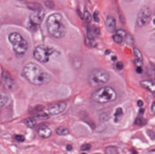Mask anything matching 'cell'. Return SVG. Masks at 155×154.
I'll use <instances>...</instances> for the list:
<instances>
[{"label": "cell", "mask_w": 155, "mask_h": 154, "mask_svg": "<svg viewBox=\"0 0 155 154\" xmlns=\"http://www.w3.org/2000/svg\"><path fill=\"white\" fill-rule=\"evenodd\" d=\"M34 118L35 120H46V119H49V115L47 114H45V113L38 114L35 115Z\"/></svg>", "instance_id": "obj_21"}, {"label": "cell", "mask_w": 155, "mask_h": 154, "mask_svg": "<svg viewBox=\"0 0 155 154\" xmlns=\"http://www.w3.org/2000/svg\"><path fill=\"white\" fill-rule=\"evenodd\" d=\"M136 71L138 74H141L143 72L142 67H137L136 68Z\"/></svg>", "instance_id": "obj_35"}, {"label": "cell", "mask_w": 155, "mask_h": 154, "mask_svg": "<svg viewBox=\"0 0 155 154\" xmlns=\"http://www.w3.org/2000/svg\"><path fill=\"white\" fill-rule=\"evenodd\" d=\"M23 72L26 79L35 86L47 85L51 80V77L49 73L44 71L39 65L32 62L25 65Z\"/></svg>", "instance_id": "obj_1"}, {"label": "cell", "mask_w": 155, "mask_h": 154, "mask_svg": "<svg viewBox=\"0 0 155 154\" xmlns=\"http://www.w3.org/2000/svg\"><path fill=\"white\" fill-rule=\"evenodd\" d=\"M65 103L60 102L50 105L47 109L48 114L52 115H59L64 112L66 108Z\"/></svg>", "instance_id": "obj_10"}, {"label": "cell", "mask_w": 155, "mask_h": 154, "mask_svg": "<svg viewBox=\"0 0 155 154\" xmlns=\"http://www.w3.org/2000/svg\"><path fill=\"white\" fill-rule=\"evenodd\" d=\"M8 101V98L6 96L0 94V108L6 105Z\"/></svg>", "instance_id": "obj_23"}, {"label": "cell", "mask_w": 155, "mask_h": 154, "mask_svg": "<svg viewBox=\"0 0 155 154\" xmlns=\"http://www.w3.org/2000/svg\"><path fill=\"white\" fill-rule=\"evenodd\" d=\"M152 94H153V97H154V98H155V92L152 93Z\"/></svg>", "instance_id": "obj_41"}, {"label": "cell", "mask_w": 155, "mask_h": 154, "mask_svg": "<svg viewBox=\"0 0 155 154\" xmlns=\"http://www.w3.org/2000/svg\"><path fill=\"white\" fill-rule=\"evenodd\" d=\"M15 139L20 142H22L25 141V138L24 136L21 135H16L15 137Z\"/></svg>", "instance_id": "obj_29"}, {"label": "cell", "mask_w": 155, "mask_h": 154, "mask_svg": "<svg viewBox=\"0 0 155 154\" xmlns=\"http://www.w3.org/2000/svg\"><path fill=\"white\" fill-rule=\"evenodd\" d=\"M99 29L94 26L89 27L87 31V37L90 41H93L99 34Z\"/></svg>", "instance_id": "obj_14"}, {"label": "cell", "mask_w": 155, "mask_h": 154, "mask_svg": "<svg viewBox=\"0 0 155 154\" xmlns=\"http://www.w3.org/2000/svg\"><path fill=\"white\" fill-rule=\"evenodd\" d=\"M105 28L108 32L110 33L114 32L116 28V21L114 17L108 16L105 21Z\"/></svg>", "instance_id": "obj_11"}, {"label": "cell", "mask_w": 155, "mask_h": 154, "mask_svg": "<svg viewBox=\"0 0 155 154\" xmlns=\"http://www.w3.org/2000/svg\"><path fill=\"white\" fill-rule=\"evenodd\" d=\"M44 5H45L48 8L53 9L54 7V4L52 1H47L44 2Z\"/></svg>", "instance_id": "obj_31"}, {"label": "cell", "mask_w": 155, "mask_h": 154, "mask_svg": "<svg viewBox=\"0 0 155 154\" xmlns=\"http://www.w3.org/2000/svg\"><path fill=\"white\" fill-rule=\"evenodd\" d=\"M24 123L29 128H33L36 125V120L34 118H27L24 120Z\"/></svg>", "instance_id": "obj_16"}, {"label": "cell", "mask_w": 155, "mask_h": 154, "mask_svg": "<svg viewBox=\"0 0 155 154\" xmlns=\"http://www.w3.org/2000/svg\"><path fill=\"white\" fill-rule=\"evenodd\" d=\"M28 7H30V8H31V9L34 10V11L42 9V8H41V5L39 4H37V3H30V4L28 5Z\"/></svg>", "instance_id": "obj_25"}, {"label": "cell", "mask_w": 155, "mask_h": 154, "mask_svg": "<svg viewBox=\"0 0 155 154\" xmlns=\"http://www.w3.org/2000/svg\"><path fill=\"white\" fill-rule=\"evenodd\" d=\"M46 26L49 34L55 39H62L66 34V22L59 13L50 15L46 19Z\"/></svg>", "instance_id": "obj_2"}, {"label": "cell", "mask_w": 155, "mask_h": 154, "mask_svg": "<svg viewBox=\"0 0 155 154\" xmlns=\"http://www.w3.org/2000/svg\"><path fill=\"white\" fill-rule=\"evenodd\" d=\"M112 38H113V40L114 41V42L115 43H116L117 44H118V45L121 44L123 42V38H122L121 36L118 35L117 33L114 34L113 37H112Z\"/></svg>", "instance_id": "obj_24"}, {"label": "cell", "mask_w": 155, "mask_h": 154, "mask_svg": "<svg viewBox=\"0 0 155 154\" xmlns=\"http://www.w3.org/2000/svg\"><path fill=\"white\" fill-rule=\"evenodd\" d=\"M151 12L147 7H144L141 9L137 16L136 24L138 26L143 27L149 23L151 19Z\"/></svg>", "instance_id": "obj_8"}, {"label": "cell", "mask_w": 155, "mask_h": 154, "mask_svg": "<svg viewBox=\"0 0 155 154\" xmlns=\"http://www.w3.org/2000/svg\"><path fill=\"white\" fill-rule=\"evenodd\" d=\"M66 149L68 151H71L73 150V147H72V145L68 144V145H67L66 147Z\"/></svg>", "instance_id": "obj_37"}, {"label": "cell", "mask_w": 155, "mask_h": 154, "mask_svg": "<svg viewBox=\"0 0 155 154\" xmlns=\"http://www.w3.org/2000/svg\"><path fill=\"white\" fill-rule=\"evenodd\" d=\"M134 64L136 67H142L143 65V61L138 60V59H135L134 60Z\"/></svg>", "instance_id": "obj_33"}, {"label": "cell", "mask_w": 155, "mask_h": 154, "mask_svg": "<svg viewBox=\"0 0 155 154\" xmlns=\"http://www.w3.org/2000/svg\"><path fill=\"white\" fill-rule=\"evenodd\" d=\"M92 146L91 144L86 143V144H83L81 146L80 150L82 151H87L90 150Z\"/></svg>", "instance_id": "obj_27"}, {"label": "cell", "mask_w": 155, "mask_h": 154, "mask_svg": "<svg viewBox=\"0 0 155 154\" xmlns=\"http://www.w3.org/2000/svg\"><path fill=\"white\" fill-rule=\"evenodd\" d=\"M125 1H127V2H130V1H132L133 0H124Z\"/></svg>", "instance_id": "obj_39"}, {"label": "cell", "mask_w": 155, "mask_h": 154, "mask_svg": "<svg viewBox=\"0 0 155 154\" xmlns=\"http://www.w3.org/2000/svg\"><path fill=\"white\" fill-rule=\"evenodd\" d=\"M8 40L16 54L22 56L27 52L28 43L23 36L17 32L11 33L8 36Z\"/></svg>", "instance_id": "obj_4"}, {"label": "cell", "mask_w": 155, "mask_h": 154, "mask_svg": "<svg viewBox=\"0 0 155 154\" xmlns=\"http://www.w3.org/2000/svg\"><path fill=\"white\" fill-rule=\"evenodd\" d=\"M133 53L134 56L136 57V59L143 61V56L139 49L136 48H134L133 49Z\"/></svg>", "instance_id": "obj_19"}, {"label": "cell", "mask_w": 155, "mask_h": 154, "mask_svg": "<svg viewBox=\"0 0 155 154\" xmlns=\"http://www.w3.org/2000/svg\"><path fill=\"white\" fill-rule=\"evenodd\" d=\"M123 114V109L121 108H117L116 110L114 115L115 118V121H116L117 119H118L119 117L122 116Z\"/></svg>", "instance_id": "obj_26"}, {"label": "cell", "mask_w": 155, "mask_h": 154, "mask_svg": "<svg viewBox=\"0 0 155 154\" xmlns=\"http://www.w3.org/2000/svg\"><path fill=\"white\" fill-rule=\"evenodd\" d=\"M99 12L97 11H95L94 13H93V18L94 19V21L96 22L99 23L100 21L99 18Z\"/></svg>", "instance_id": "obj_32"}, {"label": "cell", "mask_w": 155, "mask_h": 154, "mask_svg": "<svg viewBox=\"0 0 155 154\" xmlns=\"http://www.w3.org/2000/svg\"><path fill=\"white\" fill-rule=\"evenodd\" d=\"M105 152L108 154H117L118 153L117 148L113 146L107 147L105 149Z\"/></svg>", "instance_id": "obj_18"}, {"label": "cell", "mask_w": 155, "mask_h": 154, "mask_svg": "<svg viewBox=\"0 0 155 154\" xmlns=\"http://www.w3.org/2000/svg\"><path fill=\"white\" fill-rule=\"evenodd\" d=\"M144 111H145V109H144L141 108V109H140L139 110V114H140V115H142L144 114Z\"/></svg>", "instance_id": "obj_38"}, {"label": "cell", "mask_w": 155, "mask_h": 154, "mask_svg": "<svg viewBox=\"0 0 155 154\" xmlns=\"http://www.w3.org/2000/svg\"><path fill=\"white\" fill-rule=\"evenodd\" d=\"M140 85L144 89L153 93L155 92V83L150 80H142L140 82Z\"/></svg>", "instance_id": "obj_13"}, {"label": "cell", "mask_w": 155, "mask_h": 154, "mask_svg": "<svg viewBox=\"0 0 155 154\" xmlns=\"http://www.w3.org/2000/svg\"><path fill=\"white\" fill-rule=\"evenodd\" d=\"M153 23H154V25H155V19H154V20H153Z\"/></svg>", "instance_id": "obj_42"}, {"label": "cell", "mask_w": 155, "mask_h": 154, "mask_svg": "<svg viewBox=\"0 0 155 154\" xmlns=\"http://www.w3.org/2000/svg\"><path fill=\"white\" fill-rule=\"evenodd\" d=\"M147 123V119L143 118L142 117H138L135 120V124L139 126H145Z\"/></svg>", "instance_id": "obj_17"}, {"label": "cell", "mask_w": 155, "mask_h": 154, "mask_svg": "<svg viewBox=\"0 0 155 154\" xmlns=\"http://www.w3.org/2000/svg\"><path fill=\"white\" fill-rule=\"evenodd\" d=\"M84 18L86 22L90 23L92 19V16L89 11L86 10L84 14Z\"/></svg>", "instance_id": "obj_22"}, {"label": "cell", "mask_w": 155, "mask_h": 154, "mask_svg": "<svg viewBox=\"0 0 155 154\" xmlns=\"http://www.w3.org/2000/svg\"><path fill=\"white\" fill-rule=\"evenodd\" d=\"M147 75L152 79H155V68L153 67H150L147 68Z\"/></svg>", "instance_id": "obj_20"}, {"label": "cell", "mask_w": 155, "mask_h": 154, "mask_svg": "<svg viewBox=\"0 0 155 154\" xmlns=\"http://www.w3.org/2000/svg\"><path fill=\"white\" fill-rule=\"evenodd\" d=\"M116 33L120 35L123 38H125L126 36V32L123 29H118Z\"/></svg>", "instance_id": "obj_28"}, {"label": "cell", "mask_w": 155, "mask_h": 154, "mask_svg": "<svg viewBox=\"0 0 155 154\" xmlns=\"http://www.w3.org/2000/svg\"><path fill=\"white\" fill-rule=\"evenodd\" d=\"M44 11L42 9L34 11L30 15L28 19V26L32 31H36L39 28L44 18Z\"/></svg>", "instance_id": "obj_7"}, {"label": "cell", "mask_w": 155, "mask_h": 154, "mask_svg": "<svg viewBox=\"0 0 155 154\" xmlns=\"http://www.w3.org/2000/svg\"><path fill=\"white\" fill-rule=\"evenodd\" d=\"M117 93L115 90L109 86H102L94 91L91 96V99L94 102L106 103L116 100Z\"/></svg>", "instance_id": "obj_3"}, {"label": "cell", "mask_w": 155, "mask_h": 154, "mask_svg": "<svg viewBox=\"0 0 155 154\" xmlns=\"http://www.w3.org/2000/svg\"><path fill=\"white\" fill-rule=\"evenodd\" d=\"M2 77L4 87L8 91H14L16 85L10 73L7 71H3Z\"/></svg>", "instance_id": "obj_9"}, {"label": "cell", "mask_w": 155, "mask_h": 154, "mask_svg": "<svg viewBox=\"0 0 155 154\" xmlns=\"http://www.w3.org/2000/svg\"><path fill=\"white\" fill-rule=\"evenodd\" d=\"M116 68L117 70L119 71H122L124 68L123 64L121 62H117L116 65Z\"/></svg>", "instance_id": "obj_30"}, {"label": "cell", "mask_w": 155, "mask_h": 154, "mask_svg": "<svg viewBox=\"0 0 155 154\" xmlns=\"http://www.w3.org/2000/svg\"><path fill=\"white\" fill-rule=\"evenodd\" d=\"M56 133L59 136H65L69 134V129L65 126H60L58 127L56 131Z\"/></svg>", "instance_id": "obj_15"}, {"label": "cell", "mask_w": 155, "mask_h": 154, "mask_svg": "<svg viewBox=\"0 0 155 154\" xmlns=\"http://www.w3.org/2000/svg\"><path fill=\"white\" fill-rule=\"evenodd\" d=\"M55 52V50L51 48L44 45H40L35 48L33 56L38 62L46 63L49 62L50 57Z\"/></svg>", "instance_id": "obj_6"}, {"label": "cell", "mask_w": 155, "mask_h": 154, "mask_svg": "<svg viewBox=\"0 0 155 154\" xmlns=\"http://www.w3.org/2000/svg\"><path fill=\"white\" fill-rule=\"evenodd\" d=\"M137 105L139 107H140V108H141V107H143V105H144V102H143V101L141 100H138L137 102Z\"/></svg>", "instance_id": "obj_36"}, {"label": "cell", "mask_w": 155, "mask_h": 154, "mask_svg": "<svg viewBox=\"0 0 155 154\" xmlns=\"http://www.w3.org/2000/svg\"><path fill=\"white\" fill-rule=\"evenodd\" d=\"M38 135L42 138L46 139L50 138L52 134V131L47 126H42L38 129Z\"/></svg>", "instance_id": "obj_12"}, {"label": "cell", "mask_w": 155, "mask_h": 154, "mask_svg": "<svg viewBox=\"0 0 155 154\" xmlns=\"http://www.w3.org/2000/svg\"><path fill=\"white\" fill-rule=\"evenodd\" d=\"M150 111L152 114L155 115V101H153L151 103Z\"/></svg>", "instance_id": "obj_34"}, {"label": "cell", "mask_w": 155, "mask_h": 154, "mask_svg": "<svg viewBox=\"0 0 155 154\" xmlns=\"http://www.w3.org/2000/svg\"><path fill=\"white\" fill-rule=\"evenodd\" d=\"M17 1H27V0H17Z\"/></svg>", "instance_id": "obj_40"}, {"label": "cell", "mask_w": 155, "mask_h": 154, "mask_svg": "<svg viewBox=\"0 0 155 154\" xmlns=\"http://www.w3.org/2000/svg\"><path fill=\"white\" fill-rule=\"evenodd\" d=\"M110 75L108 72L102 69L93 70L88 77L89 84L93 87L103 86L108 83Z\"/></svg>", "instance_id": "obj_5"}]
</instances>
